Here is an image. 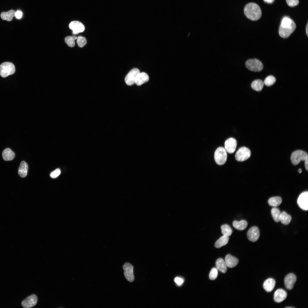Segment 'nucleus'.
I'll use <instances>...</instances> for the list:
<instances>
[{
	"label": "nucleus",
	"mask_w": 308,
	"mask_h": 308,
	"mask_svg": "<svg viewBox=\"0 0 308 308\" xmlns=\"http://www.w3.org/2000/svg\"><path fill=\"white\" fill-rule=\"evenodd\" d=\"M296 28V24L293 21L289 26L283 27L280 25L279 31V35L283 38H287L295 30Z\"/></svg>",
	"instance_id": "nucleus-7"
},
{
	"label": "nucleus",
	"mask_w": 308,
	"mask_h": 308,
	"mask_svg": "<svg viewBox=\"0 0 308 308\" xmlns=\"http://www.w3.org/2000/svg\"><path fill=\"white\" fill-rule=\"evenodd\" d=\"M264 83L261 80H256L253 81L251 84L252 88L257 91H261L264 86Z\"/></svg>",
	"instance_id": "nucleus-27"
},
{
	"label": "nucleus",
	"mask_w": 308,
	"mask_h": 308,
	"mask_svg": "<svg viewBox=\"0 0 308 308\" xmlns=\"http://www.w3.org/2000/svg\"><path fill=\"white\" fill-rule=\"evenodd\" d=\"M216 268L222 273L226 272L227 268L225 262L222 258L218 259L216 262Z\"/></svg>",
	"instance_id": "nucleus-22"
},
{
	"label": "nucleus",
	"mask_w": 308,
	"mask_h": 308,
	"mask_svg": "<svg viewBox=\"0 0 308 308\" xmlns=\"http://www.w3.org/2000/svg\"><path fill=\"white\" fill-rule=\"evenodd\" d=\"M77 38V37L75 36H67L65 38V42L69 46L73 47L75 45L74 41Z\"/></svg>",
	"instance_id": "nucleus-31"
},
{
	"label": "nucleus",
	"mask_w": 308,
	"mask_h": 308,
	"mask_svg": "<svg viewBox=\"0 0 308 308\" xmlns=\"http://www.w3.org/2000/svg\"><path fill=\"white\" fill-rule=\"evenodd\" d=\"M218 270L215 268H212L209 275V278L211 280H215L217 278L218 275Z\"/></svg>",
	"instance_id": "nucleus-35"
},
{
	"label": "nucleus",
	"mask_w": 308,
	"mask_h": 308,
	"mask_svg": "<svg viewBox=\"0 0 308 308\" xmlns=\"http://www.w3.org/2000/svg\"><path fill=\"white\" fill-rule=\"evenodd\" d=\"M70 29L72 31L74 34H76L82 32L85 29L84 25L80 22L78 21L71 22L69 25Z\"/></svg>",
	"instance_id": "nucleus-14"
},
{
	"label": "nucleus",
	"mask_w": 308,
	"mask_h": 308,
	"mask_svg": "<svg viewBox=\"0 0 308 308\" xmlns=\"http://www.w3.org/2000/svg\"><path fill=\"white\" fill-rule=\"evenodd\" d=\"M287 5L290 7H293L297 5L299 3V0H286Z\"/></svg>",
	"instance_id": "nucleus-36"
},
{
	"label": "nucleus",
	"mask_w": 308,
	"mask_h": 308,
	"mask_svg": "<svg viewBox=\"0 0 308 308\" xmlns=\"http://www.w3.org/2000/svg\"><path fill=\"white\" fill-rule=\"evenodd\" d=\"M3 160L5 161L12 160L15 156V153L9 148H6L3 150L2 153Z\"/></svg>",
	"instance_id": "nucleus-21"
},
{
	"label": "nucleus",
	"mask_w": 308,
	"mask_h": 308,
	"mask_svg": "<svg viewBox=\"0 0 308 308\" xmlns=\"http://www.w3.org/2000/svg\"><path fill=\"white\" fill-rule=\"evenodd\" d=\"M272 217L274 220L277 222L280 221L281 212L280 210L275 207L272 208L271 211Z\"/></svg>",
	"instance_id": "nucleus-29"
},
{
	"label": "nucleus",
	"mask_w": 308,
	"mask_h": 308,
	"mask_svg": "<svg viewBox=\"0 0 308 308\" xmlns=\"http://www.w3.org/2000/svg\"><path fill=\"white\" fill-rule=\"evenodd\" d=\"M15 11L13 9L7 12H2L1 14V18L3 20L10 21L12 20L13 17H15Z\"/></svg>",
	"instance_id": "nucleus-23"
},
{
	"label": "nucleus",
	"mask_w": 308,
	"mask_h": 308,
	"mask_svg": "<svg viewBox=\"0 0 308 308\" xmlns=\"http://www.w3.org/2000/svg\"><path fill=\"white\" fill-rule=\"evenodd\" d=\"M225 262L227 267L232 268L237 265L239 261L237 258L228 254L225 257Z\"/></svg>",
	"instance_id": "nucleus-18"
},
{
	"label": "nucleus",
	"mask_w": 308,
	"mask_h": 308,
	"mask_svg": "<svg viewBox=\"0 0 308 308\" xmlns=\"http://www.w3.org/2000/svg\"><path fill=\"white\" fill-rule=\"evenodd\" d=\"M308 158H307L305 160V169L307 171H308Z\"/></svg>",
	"instance_id": "nucleus-40"
},
{
	"label": "nucleus",
	"mask_w": 308,
	"mask_h": 308,
	"mask_svg": "<svg viewBox=\"0 0 308 308\" xmlns=\"http://www.w3.org/2000/svg\"><path fill=\"white\" fill-rule=\"evenodd\" d=\"M227 154L225 149L222 147H219L215 151L214 159L216 163L218 165H222L226 162Z\"/></svg>",
	"instance_id": "nucleus-3"
},
{
	"label": "nucleus",
	"mask_w": 308,
	"mask_h": 308,
	"mask_svg": "<svg viewBox=\"0 0 308 308\" xmlns=\"http://www.w3.org/2000/svg\"><path fill=\"white\" fill-rule=\"evenodd\" d=\"M287 293L283 289H279L277 290L274 294V301L277 303H280L285 299L287 297Z\"/></svg>",
	"instance_id": "nucleus-16"
},
{
	"label": "nucleus",
	"mask_w": 308,
	"mask_h": 308,
	"mask_svg": "<svg viewBox=\"0 0 308 308\" xmlns=\"http://www.w3.org/2000/svg\"><path fill=\"white\" fill-rule=\"evenodd\" d=\"M229 239L228 237L223 236L216 241L214 244L215 247L217 248H220L226 245L228 242Z\"/></svg>",
	"instance_id": "nucleus-26"
},
{
	"label": "nucleus",
	"mask_w": 308,
	"mask_h": 308,
	"mask_svg": "<svg viewBox=\"0 0 308 308\" xmlns=\"http://www.w3.org/2000/svg\"><path fill=\"white\" fill-rule=\"evenodd\" d=\"M23 15L22 12L20 10H18L15 12V17L17 19H19L22 17Z\"/></svg>",
	"instance_id": "nucleus-39"
},
{
	"label": "nucleus",
	"mask_w": 308,
	"mask_h": 308,
	"mask_svg": "<svg viewBox=\"0 0 308 308\" xmlns=\"http://www.w3.org/2000/svg\"><path fill=\"white\" fill-rule=\"evenodd\" d=\"M298 172L299 173H301L302 172V170L301 169H299L298 170Z\"/></svg>",
	"instance_id": "nucleus-43"
},
{
	"label": "nucleus",
	"mask_w": 308,
	"mask_h": 308,
	"mask_svg": "<svg viewBox=\"0 0 308 308\" xmlns=\"http://www.w3.org/2000/svg\"><path fill=\"white\" fill-rule=\"evenodd\" d=\"M251 152L248 148L243 147L240 148L235 155L236 159L239 161H243L250 157Z\"/></svg>",
	"instance_id": "nucleus-6"
},
{
	"label": "nucleus",
	"mask_w": 308,
	"mask_h": 308,
	"mask_svg": "<svg viewBox=\"0 0 308 308\" xmlns=\"http://www.w3.org/2000/svg\"><path fill=\"white\" fill-rule=\"evenodd\" d=\"M282 201V199L280 197L275 196L270 198L268 203L270 206L275 207L279 205L281 203Z\"/></svg>",
	"instance_id": "nucleus-28"
},
{
	"label": "nucleus",
	"mask_w": 308,
	"mask_h": 308,
	"mask_svg": "<svg viewBox=\"0 0 308 308\" xmlns=\"http://www.w3.org/2000/svg\"><path fill=\"white\" fill-rule=\"evenodd\" d=\"M221 232L223 236L228 237L231 235L232 231L230 226L227 224H224L221 227Z\"/></svg>",
	"instance_id": "nucleus-30"
},
{
	"label": "nucleus",
	"mask_w": 308,
	"mask_h": 308,
	"mask_svg": "<svg viewBox=\"0 0 308 308\" xmlns=\"http://www.w3.org/2000/svg\"><path fill=\"white\" fill-rule=\"evenodd\" d=\"M139 70L137 68L131 70L126 76L125 81L128 86H131L135 83V81L137 74L140 73Z\"/></svg>",
	"instance_id": "nucleus-9"
},
{
	"label": "nucleus",
	"mask_w": 308,
	"mask_h": 308,
	"mask_svg": "<svg viewBox=\"0 0 308 308\" xmlns=\"http://www.w3.org/2000/svg\"><path fill=\"white\" fill-rule=\"evenodd\" d=\"M285 308H294V307H285Z\"/></svg>",
	"instance_id": "nucleus-44"
},
{
	"label": "nucleus",
	"mask_w": 308,
	"mask_h": 308,
	"mask_svg": "<svg viewBox=\"0 0 308 308\" xmlns=\"http://www.w3.org/2000/svg\"><path fill=\"white\" fill-rule=\"evenodd\" d=\"M306 33L307 36H308V23H307L306 28Z\"/></svg>",
	"instance_id": "nucleus-42"
},
{
	"label": "nucleus",
	"mask_w": 308,
	"mask_h": 308,
	"mask_svg": "<svg viewBox=\"0 0 308 308\" xmlns=\"http://www.w3.org/2000/svg\"><path fill=\"white\" fill-rule=\"evenodd\" d=\"M275 81V78L273 76L271 75L268 76L266 78L264 83L266 86H269L273 84Z\"/></svg>",
	"instance_id": "nucleus-32"
},
{
	"label": "nucleus",
	"mask_w": 308,
	"mask_h": 308,
	"mask_svg": "<svg viewBox=\"0 0 308 308\" xmlns=\"http://www.w3.org/2000/svg\"><path fill=\"white\" fill-rule=\"evenodd\" d=\"M77 42L78 46L80 47H84L87 43L86 39L85 37L79 36L77 38Z\"/></svg>",
	"instance_id": "nucleus-34"
},
{
	"label": "nucleus",
	"mask_w": 308,
	"mask_h": 308,
	"mask_svg": "<svg viewBox=\"0 0 308 308\" xmlns=\"http://www.w3.org/2000/svg\"><path fill=\"white\" fill-rule=\"evenodd\" d=\"M37 300V296L35 294H33L28 296L23 300L21 303V305L24 308L32 307L36 305Z\"/></svg>",
	"instance_id": "nucleus-11"
},
{
	"label": "nucleus",
	"mask_w": 308,
	"mask_h": 308,
	"mask_svg": "<svg viewBox=\"0 0 308 308\" xmlns=\"http://www.w3.org/2000/svg\"><path fill=\"white\" fill-rule=\"evenodd\" d=\"M60 169H57L50 173V176L52 178H55L60 175Z\"/></svg>",
	"instance_id": "nucleus-37"
},
{
	"label": "nucleus",
	"mask_w": 308,
	"mask_h": 308,
	"mask_svg": "<svg viewBox=\"0 0 308 308\" xmlns=\"http://www.w3.org/2000/svg\"><path fill=\"white\" fill-rule=\"evenodd\" d=\"M245 65L248 69L254 72L260 71L263 68L262 62L256 58L247 60L246 62Z\"/></svg>",
	"instance_id": "nucleus-5"
},
{
	"label": "nucleus",
	"mask_w": 308,
	"mask_h": 308,
	"mask_svg": "<svg viewBox=\"0 0 308 308\" xmlns=\"http://www.w3.org/2000/svg\"><path fill=\"white\" fill-rule=\"evenodd\" d=\"M291 217L289 214L285 211H282L281 213L280 221L283 224L287 225L290 222Z\"/></svg>",
	"instance_id": "nucleus-25"
},
{
	"label": "nucleus",
	"mask_w": 308,
	"mask_h": 308,
	"mask_svg": "<svg viewBox=\"0 0 308 308\" xmlns=\"http://www.w3.org/2000/svg\"><path fill=\"white\" fill-rule=\"evenodd\" d=\"M274 0H264L266 3H271L273 2Z\"/></svg>",
	"instance_id": "nucleus-41"
},
{
	"label": "nucleus",
	"mask_w": 308,
	"mask_h": 308,
	"mask_svg": "<svg viewBox=\"0 0 308 308\" xmlns=\"http://www.w3.org/2000/svg\"><path fill=\"white\" fill-rule=\"evenodd\" d=\"M123 268L125 278L129 281L133 282L134 280L133 266L129 263H126L123 266Z\"/></svg>",
	"instance_id": "nucleus-8"
},
{
	"label": "nucleus",
	"mask_w": 308,
	"mask_h": 308,
	"mask_svg": "<svg viewBox=\"0 0 308 308\" xmlns=\"http://www.w3.org/2000/svg\"><path fill=\"white\" fill-rule=\"evenodd\" d=\"M232 225L236 229L242 230L246 228L248 226V223L244 220H242L239 221L235 220L233 222Z\"/></svg>",
	"instance_id": "nucleus-24"
},
{
	"label": "nucleus",
	"mask_w": 308,
	"mask_h": 308,
	"mask_svg": "<svg viewBox=\"0 0 308 308\" xmlns=\"http://www.w3.org/2000/svg\"><path fill=\"white\" fill-rule=\"evenodd\" d=\"M275 284V280L272 278H269L266 280L263 284V287L267 292H270L273 289Z\"/></svg>",
	"instance_id": "nucleus-19"
},
{
	"label": "nucleus",
	"mask_w": 308,
	"mask_h": 308,
	"mask_svg": "<svg viewBox=\"0 0 308 308\" xmlns=\"http://www.w3.org/2000/svg\"><path fill=\"white\" fill-rule=\"evenodd\" d=\"M308 158L307 153L305 151L301 150L294 151L291 154V160L294 165L299 164L301 161H305Z\"/></svg>",
	"instance_id": "nucleus-4"
},
{
	"label": "nucleus",
	"mask_w": 308,
	"mask_h": 308,
	"mask_svg": "<svg viewBox=\"0 0 308 308\" xmlns=\"http://www.w3.org/2000/svg\"><path fill=\"white\" fill-rule=\"evenodd\" d=\"M174 281L177 285L180 286L183 283L184 280L181 278L177 277L175 278Z\"/></svg>",
	"instance_id": "nucleus-38"
},
{
	"label": "nucleus",
	"mask_w": 308,
	"mask_h": 308,
	"mask_svg": "<svg viewBox=\"0 0 308 308\" xmlns=\"http://www.w3.org/2000/svg\"><path fill=\"white\" fill-rule=\"evenodd\" d=\"M15 72L14 64L9 62H4L0 65V75L3 77H6L13 74Z\"/></svg>",
	"instance_id": "nucleus-2"
},
{
	"label": "nucleus",
	"mask_w": 308,
	"mask_h": 308,
	"mask_svg": "<svg viewBox=\"0 0 308 308\" xmlns=\"http://www.w3.org/2000/svg\"><path fill=\"white\" fill-rule=\"evenodd\" d=\"M28 169L27 163L24 161H21L18 170L19 176L22 178L25 177L27 175Z\"/></svg>",
	"instance_id": "nucleus-20"
},
{
	"label": "nucleus",
	"mask_w": 308,
	"mask_h": 308,
	"mask_svg": "<svg viewBox=\"0 0 308 308\" xmlns=\"http://www.w3.org/2000/svg\"><path fill=\"white\" fill-rule=\"evenodd\" d=\"M297 202L299 207L304 210L308 209V192L305 191L302 193L299 196Z\"/></svg>",
	"instance_id": "nucleus-10"
},
{
	"label": "nucleus",
	"mask_w": 308,
	"mask_h": 308,
	"mask_svg": "<svg viewBox=\"0 0 308 308\" xmlns=\"http://www.w3.org/2000/svg\"><path fill=\"white\" fill-rule=\"evenodd\" d=\"M244 12L246 17L252 21L258 20L262 15L260 7L258 5L254 3L247 4L244 8Z\"/></svg>",
	"instance_id": "nucleus-1"
},
{
	"label": "nucleus",
	"mask_w": 308,
	"mask_h": 308,
	"mask_svg": "<svg viewBox=\"0 0 308 308\" xmlns=\"http://www.w3.org/2000/svg\"><path fill=\"white\" fill-rule=\"evenodd\" d=\"M237 145V143L236 139L233 138H230L225 141L224 149L228 153H232L235 151Z\"/></svg>",
	"instance_id": "nucleus-12"
},
{
	"label": "nucleus",
	"mask_w": 308,
	"mask_h": 308,
	"mask_svg": "<svg viewBox=\"0 0 308 308\" xmlns=\"http://www.w3.org/2000/svg\"><path fill=\"white\" fill-rule=\"evenodd\" d=\"M149 79V76L146 73H139L137 75L135 81V84L138 86H140L148 82Z\"/></svg>",
	"instance_id": "nucleus-17"
},
{
	"label": "nucleus",
	"mask_w": 308,
	"mask_h": 308,
	"mask_svg": "<svg viewBox=\"0 0 308 308\" xmlns=\"http://www.w3.org/2000/svg\"><path fill=\"white\" fill-rule=\"evenodd\" d=\"M293 20L287 17L283 18L281 21L280 26L283 27L289 26L291 25Z\"/></svg>",
	"instance_id": "nucleus-33"
},
{
	"label": "nucleus",
	"mask_w": 308,
	"mask_h": 308,
	"mask_svg": "<svg viewBox=\"0 0 308 308\" xmlns=\"http://www.w3.org/2000/svg\"><path fill=\"white\" fill-rule=\"evenodd\" d=\"M260 232L258 228L254 226L251 228L247 233V236L248 240L251 241L255 242L258 239Z\"/></svg>",
	"instance_id": "nucleus-13"
},
{
	"label": "nucleus",
	"mask_w": 308,
	"mask_h": 308,
	"mask_svg": "<svg viewBox=\"0 0 308 308\" xmlns=\"http://www.w3.org/2000/svg\"><path fill=\"white\" fill-rule=\"evenodd\" d=\"M297 280L295 275L293 273H290L285 277L284 280V284L285 287L289 290L292 289Z\"/></svg>",
	"instance_id": "nucleus-15"
}]
</instances>
